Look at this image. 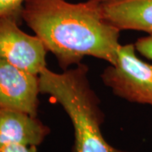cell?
<instances>
[{"label": "cell", "instance_id": "1", "mask_svg": "<svg viewBox=\"0 0 152 152\" xmlns=\"http://www.w3.org/2000/svg\"><path fill=\"white\" fill-rule=\"evenodd\" d=\"M21 18L64 70L88 56L118 61L120 30L105 18L99 0H26Z\"/></svg>", "mask_w": 152, "mask_h": 152}, {"label": "cell", "instance_id": "2", "mask_svg": "<svg viewBox=\"0 0 152 152\" xmlns=\"http://www.w3.org/2000/svg\"><path fill=\"white\" fill-rule=\"evenodd\" d=\"M88 71L81 63L61 74L46 68L39 75L40 91L60 104L70 118L75 134L72 152H128L112 146L104 138V114Z\"/></svg>", "mask_w": 152, "mask_h": 152}, {"label": "cell", "instance_id": "3", "mask_svg": "<svg viewBox=\"0 0 152 152\" xmlns=\"http://www.w3.org/2000/svg\"><path fill=\"white\" fill-rule=\"evenodd\" d=\"M135 52L134 44L121 45L117 63L106 68L102 80L116 96L152 107V64L139 58Z\"/></svg>", "mask_w": 152, "mask_h": 152}, {"label": "cell", "instance_id": "4", "mask_svg": "<svg viewBox=\"0 0 152 152\" xmlns=\"http://www.w3.org/2000/svg\"><path fill=\"white\" fill-rule=\"evenodd\" d=\"M21 15L0 17V58L12 65L39 75L47 68L48 50L37 36L21 31L19 21Z\"/></svg>", "mask_w": 152, "mask_h": 152}, {"label": "cell", "instance_id": "5", "mask_svg": "<svg viewBox=\"0 0 152 152\" xmlns=\"http://www.w3.org/2000/svg\"><path fill=\"white\" fill-rule=\"evenodd\" d=\"M39 75L12 65L0 58V108L37 116Z\"/></svg>", "mask_w": 152, "mask_h": 152}, {"label": "cell", "instance_id": "6", "mask_svg": "<svg viewBox=\"0 0 152 152\" xmlns=\"http://www.w3.org/2000/svg\"><path fill=\"white\" fill-rule=\"evenodd\" d=\"M49 134V127L36 116L0 108V150L10 145L38 146Z\"/></svg>", "mask_w": 152, "mask_h": 152}, {"label": "cell", "instance_id": "7", "mask_svg": "<svg viewBox=\"0 0 152 152\" xmlns=\"http://www.w3.org/2000/svg\"><path fill=\"white\" fill-rule=\"evenodd\" d=\"M105 18L121 30L152 35V0H111L102 2Z\"/></svg>", "mask_w": 152, "mask_h": 152}, {"label": "cell", "instance_id": "8", "mask_svg": "<svg viewBox=\"0 0 152 152\" xmlns=\"http://www.w3.org/2000/svg\"><path fill=\"white\" fill-rule=\"evenodd\" d=\"M25 2L26 0H0V17L12 14L21 15Z\"/></svg>", "mask_w": 152, "mask_h": 152}, {"label": "cell", "instance_id": "9", "mask_svg": "<svg viewBox=\"0 0 152 152\" xmlns=\"http://www.w3.org/2000/svg\"><path fill=\"white\" fill-rule=\"evenodd\" d=\"M136 51L152 61V35L140 38L134 43Z\"/></svg>", "mask_w": 152, "mask_h": 152}, {"label": "cell", "instance_id": "10", "mask_svg": "<svg viewBox=\"0 0 152 152\" xmlns=\"http://www.w3.org/2000/svg\"><path fill=\"white\" fill-rule=\"evenodd\" d=\"M37 147L25 145H10L1 149L0 152H37Z\"/></svg>", "mask_w": 152, "mask_h": 152}, {"label": "cell", "instance_id": "11", "mask_svg": "<svg viewBox=\"0 0 152 152\" xmlns=\"http://www.w3.org/2000/svg\"><path fill=\"white\" fill-rule=\"evenodd\" d=\"M101 2H107V1H111V0H99Z\"/></svg>", "mask_w": 152, "mask_h": 152}]
</instances>
